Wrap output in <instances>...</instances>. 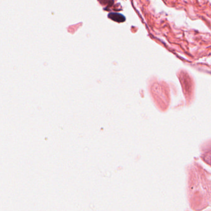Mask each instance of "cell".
<instances>
[{"label":"cell","mask_w":211,"mask_h":211,"mask_svg":"<svg viewBox=\"0 0 211 211\" xmlns=\"http://www.w3.org/2000/svg\"><path fill=\"white\" fill-rule=\"evenodd\" d=\"M109 17L113 21L119 22H124L125 19L122 15L117 13H110L109 14Z\"/></svg>","instance_id":"cell-1"},{"label":"cell","mask_w":211,"mask_h":211,"mask_svg":"<svg viewBox=\"0 0 211 211\" xmlns=\"http://www.w3.org/2000/svg\"><path fill=\"white\" fill-rule=\"evenodd\" d=\"M104 2V3H103V4H106V5H110V2H113L112 1H113V0H100V3H102L103 2Z\"/></svg>","instance_id":"cell-3"},{"label":"cell","mask_w":211,"mask_h":211,"mask_svg":"<svg viewBox=\"0 0 211 211\" xmlns=\"http://www.w3.org/2000/svg\"><path fill=\"white\" fill-rule=\"evenodd\" d=\"M206 161L208 162V163L211 165V152H210L209 153H208L207 154H206Z\"/></svg>","instance_id":"cell-2"}]
</instances>
